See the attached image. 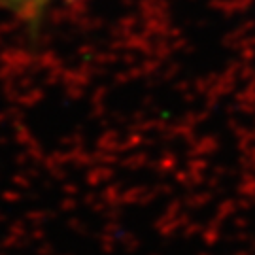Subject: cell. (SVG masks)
Returning a JSON list of instances; mask_svg holds the SVG:
<instances>
[{
  "mask_svg": "<svg viewBox=\"0 0 255 255\" xmlns=\"http://www.w3.org/2000/svg\"><path fill=\"white\" fill-rule=\"evenodd\" d=\"M51 0H0V6L21 17L34 19L49 6Z\"/></svg>",
  "mask_w": 255,
  "mask_h": 255,
  "instance_id": "obj_1",
  "label": "cell"
}]
</instances>
